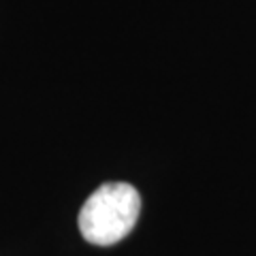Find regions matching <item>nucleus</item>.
I'll return each mask as SVG.
<instances>
[{"mask_svg":"<svg viewBox=\"0 0 256 256\" xmlns=\"http://www.w3.org/2000/svg\"><path fill=\"white\" fill-rule=\"evenodd\" d=\"M141 212V196L134 186L109 182L98 186L79 212V230L94 246L118 244L130 233Z\"/></svg>","mask_w":256,"mask_h":256,"instance_id":"1","label":"nucleus"}]
</instances>
